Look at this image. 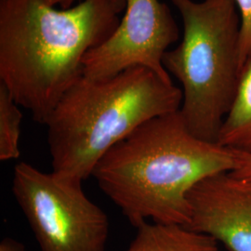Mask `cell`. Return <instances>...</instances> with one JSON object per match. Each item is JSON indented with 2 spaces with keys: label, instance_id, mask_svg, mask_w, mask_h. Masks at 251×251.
Wrapping results in <instances>:
<instances>
[{
  "label": "cell",
  "instance_id": "1",
  "mask_svg": "<svg viewBox=\"0 0 251 251\" xmlns=\"http://www.w3.org/2000/svg\"><path fill=\"white\" fill-rule=\"evenodd\" d=\"M126 0H82L57 9L46 0H0V83L45 125L83 75V61L119 24Z\"/></svg>",
  "mask_w": 251,
  "mask_h": 251
},
{
  "label": "cell",
  "instance_id": "2",
  "mask_svg": "<svg viewBox=\"0 0 251 251\" xmlns=\"http://www.w3.org/2000/svg\"><path fill=\"white\" fill-rule=\"evenodd\" d=\"M234 167L233 151L193 134L179 110L139 126L102 156L91 177L135 228L149 220L187 226L189 192Z\"/></svg>",
  "mask_w": 251,
  "mask_h": 251
},
{
  "label": "cell",
  "instance_id": "3",
  "mask_svg": "<svg viewBox=\"0 0 251 251\" xmlns=\"http://www.w3.org/2000/svg\"><path fill=\"white\" fill-rule=\"evenodd\" d=\"M181 103L179 88L143 66L103 79L82 75L45 124L51 172L82 184L115 145L152 118L179 111Z\"/></svg>",
  "mask_w": 251,
  "mask_h": 251
},
{
  "label": "cell",
  "instance_id": "4",
  "mask_svg": "<svg viewBox=\"0 0 251 251\" xmlns=\"http://www.w3.org/2000/svg\"><path fill=\"white\" fill-rule=\"evenodd\" d=\"M183 23V37L163 65L181 84L179 113L189 130L217 143L241 76L240 16L234 0H171Z\"/></svg>",
  "mask_w": 251,
  "mask_h": 251
},
{
  "label": "cell",
  "instance_id": "5",
  "mask_svg": "<svg viewBox=\"0 0 251 251\" xmlns=\"http://www.w3.org/2000/svg\"><path fill=\"white\" fill-rule=\"evenodd\" d=\"M11 189L40 251H105L109 218L80 183L21 162Z\"/></svg>",
  "mask_w": 251,
  "mask_h": 251
},
{
  "label": "cell",
  "instance_id": "6",
  "mask_svg": "<svg viewBox=\"0 0 251 251\" xmlns=\"http://www.w3.org/2000/svg\"><path fill=\"white\" fill-rule=\"evenodd\" d=\"M125 10L113 34L86 55L83 75L103 79L143 66L172 82L163 57L178 40L179 28L169 6L159 0H126Z\"/></svg>",
  "mask_w": 251,
  "mask_h": 251
},
{
  "label": "cell",
  "instance_id": "7",
  "mask_svg": "<svg viewBox=\"0 0 251 251\" xmlns=\"http://www.w3.org/2000/svg\"><path fill=\"white\" fill-rule=\"evenodd\" d=\"M188 202L189 229L230 251H251V178L232 171L210 175L189 192Z\"/></svg>",
  "mask_w": 251,
  "mask_h": 251
},
{
  "label": "cell",
  "instance_id": "8",
  "mask_svg": "<svg viewBox=\"0 0 251 251\" xmlns=\"http://www.w3.org/2000/svg\"><path fill=\"white\" fill-rule=\"evenodd\" d=\"M125 251H221L212 237L183 225L145 223Z\"/></svg>",
  "mask_w": 251,
  "mask_h": 251
},
{
  "label": "cell",
  "instance_id": "9",
  "mask_svg": "<svg viewBox=\"0 0 251 251\" xmlns=\"http://www.w3.org/2000/svg\"><path fill=\"white\" fill-rule=\"evenodd\" d=\"M217 143L230 150L251 154V59L243 68L233 104Z\"/></svg>",
  "mask_w": 251,
  "mask_h": 251
},
{
  "label": "cell",
  "instance_id": "10",
  "mask_svg": "<svg viewBox=\"0 0 251 251\" xmlns=\"http://www.w3.org/2000/svg\"><path fill=\"white\" fill-rule=\"evenodd\" d=\"M23 114L9 91L0 83V160H16L21 156L20 139Z\"/></svg>",
  "mask_w": 251,
  "mask_h": 251
},
{
  "label": "cell",
  "instance_id": "11",
  "mask_svg": "<svg viewBox=\"0 0 251 251\" xmlns=\"http://www.w3.org/2000/svg\"><path fill=\"white\" fill-rule=\"evenodd\" d=\"M240 16L239 63L243 70L251 59V0H234Z\"/></svg>",
  "mask_w": 251,
  "mask_h": 251
},
{
  "label": "cell",
  "instance_id": "12",
  "mask_svg": "<svg viewBox=\"0 0 251 251\" xmlns=\"http://www.w3.org/2000/svg\"><path fill=\"white\" fill-rule=\"evenodd\" d=\"M233 152L234 154L235 167L232 172L239 177L251 178V154L237 151Z\"/></svg>",
  "mask_w": 251,
  "mask_h": 251
},
{
  "label": "cell",
  "instance_id": "13",
  "mask_svg": "<svg viewBox=\"0 0 251 251\" xmlns=\"http://www.w3.org/2000/svg\"><path fill=\"white\" fill-rule=\"evenodd\" d=\"M0 251H25V246L12 238H4L0 244Z\"/></svg>",
  "mask_w": 251,
  "mask_h": 251
},
{
  "label": "cell",
  "instance_id": "14",
  "mask_svg": "<svg viewBox=\"0 0 251 251\" xmlns=\"http://www.w3.org/2000/svg\"><path fill=\"white\" fill-rule=\"evenodd\" d=\"M76 0H46V2L51 6H60L63 9H68L72 7L74 2Z\"/></svg>",
  "mask_w": 251,
  "mask_h": 251
}]
</instances>
